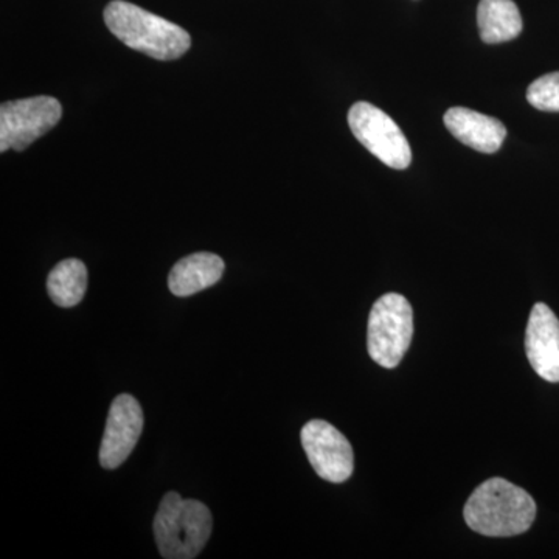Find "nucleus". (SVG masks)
Returning <instances> with one entry per match:
<instances>
[{"label":"nucleus","mask_w":559,"mask_h":559,"mask_svg":"<svg viewBox=\"0 0 559 559\" xmlns=\"http://www.w3.org/2000/svg\"><path fill=\"white\" fill-rule=\"evenodd\" d=\"M463 518L481 536L510 538L532 527L536 503L525 489L502 477H492L471 495Z\"/></svg>","instance_id":"obj_1"},{"label":"nucleus","mask_w":559,"mask_h":559,"mask_svg":"<svg viewBox=\"0 0 559 559\" xmlns=\"http://www.w3.org/2000/svg\"><path fill=\"white\" fill-rule=\"evenodd\" d=\"M110 33L124 46L160 61L178 60L190 49L189 33L124 0H114L105 10Z\"/></svg>","instance_id":"obj_2"},{"label":"nucleus","mask_w":559,"mask_h":559,"mask_svg":"<svg viewBox=\"0 0 559 559\" xmlns=\"http://www.w3.org/2000/svg\"><path fill=\"white\" fill-rule=\"evenodd\" d=\"M154 538L165 559H193L212 535V513L205 503L171 491L160 500L154 518Z\"/></svg>","instance_id":"obj_3"},{"label":"nucleus","mask_w":559,"mask_h":559,"mask_svg":"<svg viewBox=\"0 0 559 559\" xmlns=\"http://www.w3.org/2000/svg\"><path fill=\"white\" fill-rule=\"evenodd\" d=\"M414 311L401 294L389 293L374 301L367 326L370 358L384 369H395L411 347Z\"/></svg>","instance_id":"obj_4"},{"label":"nucleus","mask_w":559,"mask_h":559,"mask_svg":"<svg viewBox=\"0 0 559 559\" xmlns=\"http://www.w3.org/2000/svg\"><path fill=\"white\" fill-rule=\"evenodd\" d=\"M348 124L353 135L382 164L395 170H406L409 167V142L384 110L371 103H355L348 112Z\"/></svg>","instance_id":"obj_5"},{"label":"nucleus","mask_w":559,"mask_h":559,"mask_svg":"<svg viewBox=\"0 0 559 559\" xmlns=\"http://www.w3.org/2000/svg\"><path fill=\"white\" fill-rule=\"evenodd\" d=\"M61 103L53 97L25 98L0 106V151H24L57 127Z\"/></svg>","instance_id":"obj_6"},{"label":"nucleus","mask_w":559,"mask_h":559,"mask_svg":"<svg viewBox=\"0 0 559 559\" xmlns=\"http://www.w3.org/2000/svg\"><path fill=\"white\" fill-rule=\"evenodd\" d=\"M301 447L320 479L342 484L355 471V454L344 433L323 419H311L300 433Z\"/></svg>","instance_id":"obj_7"},{"label":"nucleus","mask_w":559,"mask_h":559,"mask_svg":"<svg viewBox=\"0 0 559 559\" xmlns=\"http://www.w3.org/2000/svg\"><path fill=\"white\" fill-rule=\"evenodd\" d=\"M143 423V411L134 396L121 393L112 401L100 447L103 468L116 469L127 462L142 436Z\"/></svg>","instance_id":"obj_8"},{"label":"nucleus","mask_w":559,"mask_h":559,"mask_svg":"<svg viewBox=\"0 0 559 559\" xmlns=\"http://www.w3.org/2000/svg\"><path fill=\"white\" fill-rule=\"evenodd\" d=\"M525 352L543 380L559 382V320L546 304H536L530 312Z\"/></svg>","instance_id":"obj_9"},{"label":"nucleus","mask_w":559,"mask_h":559,"mask_svg":"<svg viewBox=\"0 0 559 559\" xmlns=\"http://www.w3.org/2000/svg\"><path fill=\"white\" fill-rule=\"evenodd\" d=\"M444 124L463 145L492 154L500 150L507 138L502 121L468 108H451L444 114Z\"/></svg>","instance_id":"obj_10"},{"label":"nucleus","mask_w":559,"mask_h":559,"mask_svg":"<svg viewBox=\"0 0 559 559\" xmlns=\"http://www.w3.org/2000/svg\"><path fill=\"white\" fill-rule=\"evenodd\" d=\"M221 257L210 252H198L186 257L173 266L168 275V288L178 297H190L212 288L224 274Z\"/></svg>","instance_id":"obj_11"},{"label":"nucleus","mask_w":559,"mask_h":559,"mask_svg":"<svg viewBox=\"0 0 559 559\" xmlns=\"http://www.w3.org/2000/svg\"><path fill=\"white\" fill-rule=\"evenodd\" d=\"M477 25L484 43H507L521 35L520 9L513 0H480Z\"/></svg>","instance_id":"obj_12"},{"label":"nucleus","mask_w":559,"mask_h":559,"mask_svg":"<svg viewBox=\"0 0 559 559\" xmlns=\"http://www.w3.org/2000/svg\"><path fill=\"white\" fill-rule=\"evenodd\" d=\"M87 289L86 264L81 260L61 261L47 278L50 299L61 308L76 307L84 299Z\"/></svg>","instance_id":"obj_13"},{"label":"nucleus","mask_w":559,"mask_h":559,"mask_svg":"<svg viewBox=\"0 0 559 559\" xmlns=\"http://www.w3.org/2000/svg\"><path fill=\"white\" fill-rule=\"evenodd\" d=\"M527 100L544 112H559V72L547 73L528 86Z\"/></svg>","instance_id":"obj_14"}]
</instances>
